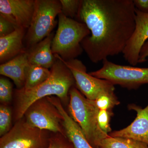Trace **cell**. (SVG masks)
<instances>
[{
	"mask_svg": "<svg viewBox=\"0 0 148 148\" xmlns=\"http://www.w3.org/2000/svg\"><path fill=\"white\" fill-rule=\"evenodd\" d=\"M133 0H81L76 18L89 36L81 43L91 62L122 53L135 27Z\"/></svg>",
	"mask_w": 148,
	"mask_h": 148,
	"instance_id": "6da1fadb",
	"label": "cell"
},
{
	"mask_svg": "<svg viewBox=\"0 0 148 148\" xmlns=\"http://www.w3.org/2000/svg\"><path fill=\"white\" fill-rule=\"evenodd\" d=\"M50 71L49 77L36 87L29 90L16 89L14 91V118L15 121L23 118L29 106L39 99L56 95L62 104L69 103L70 90L75 86L71 72L58 58Z\"/></svg>",
	"mask_w": 148,
	"mask_h": 148,
	"instance_id": "7a4b0ae2",
	"label": "cell"
},
{
	"mask_svg": "<svg viewBox=\"0 0 148 148\" xmlns=\"http://www.w3.org/2000/svg\"><path fill=\"white\" fill-rule=\"evenodd\" d=\"M69 114L82 130L86 140L94 148H99L101 142L109 137L98 125L97 115L99 109L94 101L84 97L75 86L69 92Z\"/></svg>",
	"mask_w": 148,
	"mask_h": 148,
	"instance_id": "3957f363",
	"label": "cell"
},
{
	"mask_svg": "<svg viewBox=\"0 0 148 148\" xmlns=\"http://www.w3.org/2000/svg\"><path fill=\"white\" fill-rule=\"evenodd\" d=\"M58 17V29L51 44L52 53L65 61L76 58L82 53L81 43L90 35V31L84 23L62 13Z\"/></svg>",
	"mask_w": 148,
	"mask_h": 148,
	"instance_id": "277c9868",
	"label": "cell"
},
{
	"mask_svg": "<svg viewBox=\"0 0 148 148\" xmlns=\"http://www.w3.org/2000/svg\"><path fill=\"white\" fill-rule=\"evenodd\" d=\"M61 13V5L57 0H36L34 15L25 36L28 50L51 34L55 19Z\"/></svg>",
	"mask_w": 148,
	"mask_h": 148,
	"instance_id": "5b68a950",
	"label": "cell"
},
{
	"mask_svg": "<svg viewBox=\"0 0 148 148\" xmlns=\"http://www.w3.org/2000/svg\"><path fill=\"white\" fill-rule=\"evenodd\" d=\"M103 64L101 69L89 73L128 90L138 89L148 84V68L119 65L108 59L103 61Z\"/></svg>",
	"mask_w": 148,
	"mask_h": 148,
	"instance_id": "8992f818",
	"label": "cell"
},
{
	"mask_svg": "<svg viewBox=\"0 0 148 148\" xmlns=\"http://www.w3.org/2000/svg\"><path fill=\"white\" fill-rule=\"evenodd\" d=\"M51 132L34 127L24 118L0 138V148H47Z\"/></svg>",
	"mask_w": 148,
	"mask_h": 148,
	"instance_id": "52a82bcc",
	"label": "cell"
},
{
	"mask_svg": "<svg viewBox=\"0 0 148 148\" xmlns=\"http://www.w3.org/2000/svg\"><path fill=\"white\" fill-rule=\"evenodd\" d=\"M54 56L69 68L75 79L76 87L87 99L94 101L101 93L114 91V85L112 83L88 73L86 67L80 60L75 58L65 61L58 54Z\"/></svg>",
	"mask_w": 148,
	"mask_h": 148,
	"instance_id": "ba28073f",
	"label": "cell"
},
{
	"mask_svg": "<svg viewBox=\"0 0 148 148\" xmlns=\"http://www.w3.org/2000/svg\"><path fill=\"white\" fill-rule=\"evenodd\" d=\"M23 117L34 127L65 135L62 114L47 97L32 103L26 110Z\"/></svg>",
	"mask_w": 148,
	"mask_h": 148,
	"instance_id": "9c48e42d",
	"label": "cell"
},
{
	"mask_svg": "<svg viewBox=\"0 0 148 148\" xmlns=\"http://www.w3.org/2000/svg\"><path fill=\"white\" fill-rule=\"evenodd\" d=\"M148 40V13L135 8V27L124 50L123 58L133 66L138 64L141 49Z\"/></svg>",
	"mask_w": 148,
	"mask_h": 148,
	"instance_id": "30bf717a",
	"label": "cell"
},
{
	"mask_svg": "<svg viewBox=\"0 0 148 148\" xmlns=\"http://www.w3.org/2000/svg\"><path fill=\"white\" fill-rule=\"evenodd\" d=\"M36 0H0V14L18 27L29 29L35 8Z\"/></svg>",
	"mask_w": 148,
	"mask_h": 148,
	"instance_id": "8fae6325",
	"label": "cell"
},
{
	"mask_svg": "<svg viewBox=\"0 0 148 148\" xmlns=\"http://www.w3.org/2000/svg\"><path fill=\"white\" fill-rule=\"evenodd\" d=\"M127 108L137 113L135 119L127 127L112 131L108 134L109 136L130 138L148 145V105L143 109L135 104H131L128 105Z\"/></svg>",
	"mask_w": 148,
	"mask_h": 148,
	"instance_id": "7c38bea8",
	"label": "cell"
},
{
	"mask_svg": "<svg viewBox=\"0 0 148 148\" xmlns=\"http://www.w3.org/2000/svg\"><path fill=\"white\" fill-rule=\"evenodd\" d=\"M48 99L58 109L63 117V126L65 135L75 148H94L86 140L79 125L71 117L64 109L60 99L56 96L47 97Z\"/></svg>",
	"mask_w": 148,
	"mask_h": 148,
	"instance_id": "4fadbf2b",
	"label": "cell"
},
{
	"mask_svg": "<svg viewBox=\"0 0 148 148\" xmlns=\"http://www.w3.org/2000/svg\"><path fill=\"white\" fill-rule=\"evenodd\" d=\"M28 53L25 50L8 62L0 66V74L12 79L17 89L23 88L26 69L29 65Z\"/></svg>",
	"mask_w": 148,
	"mask_h": 148,
	"instance_id": "5bb4252c",
	"label": "cell"
},
{
	"mask_svg": "<svg viewBox=\"0 0 148 148\" xmlns=\"http://www.w3.org/2000/svg\"><path fill=\"white\" fill-rule=\"evenodd\" d=\"M54 36L53 33H51L44 39L27 50L29 64L47 69L52 68L57 59L51 50V44Z\"/></svg>",
	"mask_w": 148,
	"mask_h": 148,
	"instance_id": "9a60e30c",
	"label": "cell"
},
{
	"mask_svg": "<svg viewBox=\"0 0 148 148\" xmlns=\"http://www.w3.org/2000/svg\"><path fill=\"white\" fill-rule=\"evenodd\" d=\"M25 29L19 28L6 36L0 38V62L4 64L25 50L23 40Z\"/></svg>",
	"mask_w": 148,
	"mask_h": 148,
	"instance_id": "2e32d148",
	"label": "cell"
},
{
	"mask_svg": "<svg viewBox=\"0 0 148 148\" xmlns=\"http://www.w3.org/2000/svg\"><path fill=\"white\" fill-rule=\"evenodd\" d=\"M51 74L49 69L29 64L26 69L25 84L22 88L29 90L36 87L47 80Z\"/></svg>",
	"mask_w": 148,
	"mask_h": 148,
	"instance_id": "e0dca14e",
	"label": "cell"
},
{
	"mask_svg": "<svg viewBox=\"0 0 148 148\" xmlns=\"http://www.w3.org/2000/svg\"><path fill=\"white\" fill-rule=\"evenodd\" d=\"M99 148H148V145L130 138L109 136L102 141Z\"/></svg>",
	"mask_w": 148,
	"mask_h": 148,
	"instance_id": "ac0fdd59",
	"label": "cell"
},
{
	"mask_svg": "<svg viewBox=\"0 0 148 148\" xmlns=\"http://www.w3.org/2000/svg\"><path fill=\"white\" fill-rule=\"evenodd\" d=\"M93 101L99 110H112L113 108L120 103L114 91L101 93Z\"/></svg>",
	"mask_w": 148,
	"mask_h": 148,
	"instance_id": "d6986e66",
	"label": "cell"
},
{
	"mask_svg": "<svg viewBox=\"0 0 148 148\" xmlns=\"http://www.w3.org/2000/svg\"><path fill=\"white\" fill-rule=\"evenodd\" d=\"M12 112L8 105L0 106V136L5 135L10 130Z\"/></svg>",
	"mask_w": 148,
	"mask_h": 148,
	"instance_id": "ffe728a7",
	"label": "cell"
},
{
	"mask_svg": "<svg viewBox=\"0 0 148 148\" xmlns=\"http://www.w3.org/2000/svg\"><path fill=\"white\" fill-rule=\"evenodd\" d=\"M61 13L67 17L76 18L79 11L81 0H60Z\"/></svg>",
	"mask_w": 148,
	"mask_h": 148,
	"instance_id": "44dd1931",
	"label": "cell"
},
{
	"mask_svg": "<svg viewBox=\"0 0 148 148\" xmlns=\"http://www.w3.org/2000/svg\"><path fill=\"white\" fill-rule=\"evenodd\" d=\"M12 85L5 78H0V101L1 104L8 105L12 98Z\"/></svg>",
	"mask_w": 148,
	"mask_h": 148,
	"instance_id": "7402d4cb",
	"label": "cell"
},
{
	"mask_svg": "<svg viewBox=\"0 0 148 148\" xmlns=\"http://www.w3.org/2000/svg\"><path fill=\"white\" fill-rule=\"evenodd\" d=\"M47 148H75L66 135L59 132H51L49 145Z\"/></svg>",
	"mask_w": 148,
	"mask_h": 148,
	"instance_id": "603a6c76",
	"label": "cell"
},
{
	"mask_svg": "<svg viewBox=\"0 0 148 148\" xmlns=\"http://www.w3.org/2000/svg\"><path fill=\"white\" fill-rule=\"evenodd\" d=\"M114 115L112 110H99L97 115V122L100 129L107 134L112 132L110 124L111 118Z\"/></svg>",
	"mask_w": 148,
	"mask_h": 148,
	"instance_id": "cb8c5ba5",
	"label": "cell"
},
{
	"mask_svg": "<svg viewBox=\"0 0 148 148\" xmlns=\"http://www.w3.org/2000/svg\"><path fill=\"white\" fill-rule=\"evenodd\" d=\"M18 28L9 19L0 14V38L10 34Z\"/></svg>",
	"mask_w": 148,
	"mask_h": 148,
	"instance_id": "d4e9b609",
	"label": "cell"
},
{
	"mask_svg": "<svg viewBox=\"0 0 148 148\" xmlns=\"http://www.w3.org/2000/svg\"><path fill=\"white\" fill-rule=\"evenodd\" d=\"M135 8L143 13H148V0H133Z\"/></svg>",
	"mask_w": 148,
	"mask_h": 148,
	"instance_id": "484cf974",
	"label": "cell"
},
{
	"mask_svg": "<svg viewBox=\"0 0 148 148\" xmlns=\"http://www.w3.org/2000/svg\"><path fill=\"white\" fill-rule=\"evenodd\" d=\"M148 58V40L143 46L139 55L138 64L143 63L147 61Z\"/></svg>",
	"mask_w": 148,
	"mask_h": 148,
	"instance_id": "4316f807",
	"label": "cell"
}]
</instances>
